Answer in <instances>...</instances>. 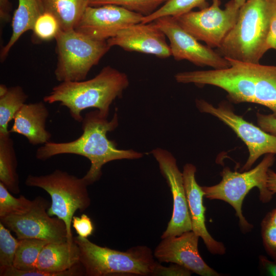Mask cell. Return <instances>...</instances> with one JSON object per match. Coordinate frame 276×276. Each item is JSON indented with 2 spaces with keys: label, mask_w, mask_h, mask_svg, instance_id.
I'll return each instance as SVG.
<instances>
[{
  "label": "cell",
  "mask_w": 276,
  "mask_h": 276,
  "mask_svg": "<svg viewBox=\"0 0 276 276\" xmlns=\"http://www.w3.org/2000/svg\"><path fill=\"white\" fill-rule=\"evenodd\" d=\"M119 125L117 113L110 120L103 117L99 110L85 114L82 121V134L77 139L67 142H49L38 148L36 157L45 160L62 154L81 155L90 162V167L83 177L88 185L98 180L102 175V168L106 163L115 160L135 159L143 154L133 150L117 148L116 144L109 140L107 133L114 130Z\"/></svg>",
  "instance_id": "cell-1"
},
{
  "label": "cell",
  "mask_w": 276,
  "mask_h": 276,
  "mask_svg": "<svg viewBox=\"0 0 276 276\" xmlns=\"http://www.w3.org/2000/svg\"><path fill=\"white\" fill-rule=\"evenodd\" d=\"M129 84L125 73L108 65L88 80L61 82L43 98V102H60L68 109L72 118L78 122L83 120L82 111L89 108H96L107 118L110 105L122 96Z\"/></svg>",
  "instance_id": "cell-2"
},
{
  "label": "cell",
  "mask_w": 276,
  "mask_h": 276,
  "mask_svg": "<svg viewBox=\"0 0 276 276\" xmlns=\"http://www.w3.org/2000/svg\"><path fill=\"white\" fill-rule=\"evenodd\" d=\"M275 11L276 0H246L217 52L235 60L260 63L266 52V40Z\"/></svg>",
  "instance_id": "cell-3"
},
{
  "label": "cell",
  "mask_w": 276,
  "mask_h": 276,
  "mask_svg": "<svg viewBox=\"0 0 276 276\" xmlns=\"http://www.w3.org/2000/svg\"><path fill=\"white\" fill-rule=\"evenodd\" d=\"M74 241L80 251V262L85 275H152L157 262L146 246L132 247L121 251L102 247L79 236Z\"/></svg>",
  "instance_id": "cell-4"
},
{
  "label": "cell",
  "mask_w": 276,
  "mask_h": 276,
  "mask_svg": "<svg viewBox=\"0 0 276 276\" xmlns=\"http://www.w3.org/2000/svg\"><path fill=\"white\" fill-rule=\"evenodd\" d=\"M275 160V155L267 154L255 168L239 172L232 171L228 167L223 168L220 172L221 180L212 186L201 187L204 197L210 200H220L229 204L235 210L239 218L241 230L244 233L254 227L242 213V203L250 190L257 188L259 198L263 203H267L273 195L267 186L268 171Z\"/></svg>",
  "instance_id": "cell-5"
},
{
  "label": "cell",
  "mask_w": 276,
  "mask_h": 276,
  "mask_svg": "<svg viewBox=\"0 0 276 276\" xmlns=\"http://www.w3.org/2000/svg\"><path fill=\"white\" fill-rule=\"evenodd\" d=\"M25 184L29 187L41 188L50 195L51 203L48 213L50 216H55L65 222L67 241L73 242L71 226L74 215L77 210L85 211L90 204L87 190L88 185L85 180L58 169L47 175H29Z\"/></svg>",
  "instance_id": "cell-6"
},
{
  "label": "cell",
  "mask_w": 276,
  "mask_h": 276,
  "mask_svg": "<svg viewBox=\"0 0 276 276\" xmlns=\"http://www.w3.org/2000/svg\"><path fill=\"white\" fill-rule=\"evenodd\" d=\"M55 40L58 60L54 74L61 82L84 80L110 48L107 41L93 39L75 29L61 30Z\"/></svg>",
  "instance_id": "cell-7"
},
{
  "label": "cell",
  "mask_w": 276,
  "mask_h": 276,
  "mask_svg": "<svg viewBox=\"0 0 276 276\" xmlns=\"http://www.w3.org/2000/svg\"><path fill=\"white\" fill-rule=\"evenodd\" d=\"M195 104L200 112L219 119L229 127L246 145L249 155L241 169V172L250 169L263 155H276V136L265 132L236 114L233 106L228 102H221L216 107L203 99H196Z\"/></svg>",
  "instance_id": "cell-8"
},
{
  "label": "cell",
  "mask_w": 276,
  "mask_h": 276,
  "mask_svg": "<svg viewBox=\"0 0 276 276\" xmlns=\"http://www.w3.org/2000/svg\"><path fill=\"white\" fill-rule=\"evenodd\" d=\"M212 1L210 6L199 11H191L174 17L186 31L213 49L219 47L234 26L239 8L234 0L228 2L224 9L220 7V0Z\"/></svg>",
  "instance_id": "cell-9"
},
{
  "label": "cell",
  "mask_w": 276,
  "mask_h": 276,
  "mask_svg": "<svg viewBox=\"0 0 276 276\" xmlns=\"http://www.w3.org/2000/svg\"><path fill=\"white\" fill-rule=\"evenodd\" d=\"M33 200V205L27 212L0 217V222L14 232L19 240L36 239L49 243L67 241L65 222L48 213L49 202L40 196Z\"/></svg>",
  "instance_id": "cell-10"
},
{
  "label": "cell",
  "mask_w": 276,
  "mask_h": 276,
  "mask_svg": "<svg viewBox=\"0 0 276 276\" xmlns=\"http://www.w3.org/2000/svg\"><path fill=\"white\" fill-rule=\"evenodd\" d=\"M170 42L171 56L177 61L186 60L199 66L221 70L230 66L228 60L217 51L199 42L186 31L174 17L166 16L154 20Z\"/></svg>",
  "instance_id": "cell-11"
},
{
  "label": "cell",
  "mask_w": 276,
  "mask_h": 276,
  "mask_svg": "<svg viewBox=\"0 0 276 276\" xmlns=\"http://www.w3.org/2000/svg\"><path fill=\"white\" fill-rule=\"evenodd\" d=\"M144 16L115 5L88 6L75 30L98 41H107L121 30L142 22Z\"/></svg>",
  "instance_id": "cell-12"
},
{
  "label": "cell",
  "mask_w": 276,
  "mask_h": 276,
  "mask_svg": "<svg viewBox=\"0 0 276 276\" xmlns=\"http://www.w3.org/2000/svg\"><path fill=\"white\" fill-rule=\"evenodd\" d=\"M150 153L158 163L160 172L170 187L173 198L172 215L161 238L177 236L192 231L182 173L177 165L176 159L170 152L162 148H157Z\"/></svg>",
  "instance_id": "cell-13"
},
{
  "label": "cell",
  "mask_w": 276,
  "mask_h": 276,
  "mask_svg": "<svg viewBox=\"0 0 276 276\" xmlns=\"http://www.w3.org/2000/svg\"><path fill=\"white\" fill-rule=\"evenodd\" d=\"M199 238L190 231L179 236L163 238L153 255L160 262L177 264L201 276L221 275L201 257L198 248Z\"/></svg>",
  "instance_id": "cell-14"
},
{
  "label": "cell",
  "mask_w": 276,
  "mask_h": 276,
  "mask_svg": "<svg viewBox=\"0 0 276 276\" xmlns=\"http://www.w3.org/2000/svg\"><path fill=\"white\" fill-rule=\"evenodd\" d=\"M164 33L154 21L138 23L119 32L107 42L111 48L118 46L128 52L150 54L160 58L171 56Z\"/></svg>",
  "instance_id": "cell-15"
},
{
  "label": "cell",
  "mask_w": 276,
  "mask_h": 276,
  "mask_svg": "<svg viewBox=\"0 0 276 276\" xmlns=\"http://www.w3.org/2000/svg\"><path fill=\"white\" fill-rule=\"evenodd\" d=\"M196 167L190 163L183 168L182 176L191 221L192 231L203 240L208 250L213 255H222L226 248L221 242L215 240L205 226V208L203 204L204 193L195 179Z\"/></svg>",
  "instance_id": "cell-16"
},
{
  "label": "cell",
  "mask_w": 276,
  "mask_h": 276,
  "mask_svg": "<svg viewBox=\"0 0 276 276\" xmlns=\"http://www.w3.org/2000/svg\"><path fill=\"white\" fill-rule=\"evenodd\" d=\"M36 270L52 276L85 275L80 262V251L74 241L48 243L42 248L37 260Z\"/></svg>",
  "instance_id": "cell-17"
},
{
  "label": "cell",
  "mask_w": 276,
  "mask_h": 276,
  "mask_svg": "<svg viewBox=\"0 0 276 276\" xmlns=\"http://www.w3.org/2000/svg\"><path fill=\"white\" fill-rule=\"evenodd\" d=\"M49 115V110L43 102L25 103L14 116L9 132L24 135L32 145H44L50 142L52 136L45 128Z\"/></svg>",
  "instance_id": "cell-18"
},
{
  "label": "cell",
  "mask_w": 276,
  "mask_h": 276,
  "mask_svg": "<svg viewBox=\"0 0 276 276\" xmlns=\"http://www.w3.org/2000/svg\"><path fill=\"white\" fill-rule=\"evenodd\" d=\"M44 12L41 0H18L12 19V35L1 50V60L6 58L13 45L25 32L33 30L35 21Z\"/></svg>",
  "instance_id": "cell-19"
},
{
  "label": "cell",
  "mask_w": 276,
  "mask_h": 276,
  "mask_svg": "<svg viewBox=\"0 0 276 276\" xmlns=\"http://www.w3.org/2000/svg\"><path fill=\"white\" fill-rule=\"evenodd\" d=\"M45 12L58 20L61 31L74 29L88 6V0H41Z\"/></svg>",
  "instance_id": "cell-20"
},
{
  "label": "cell",
  "mask_w": 276,
  "mask_h": 276,
  "mask_svg": "<svg viewBox=\"0 0 276 276\" xmlns=\"http://www.w3.org/2000/svg\"><path fill=\"white\" fill-rule=\"evenodd\" d=\"M253 89L256 104L269 108L276 118V65L258 64Z\"/></svg>",
  "instance_id": "cell-21"
},
{
  "label": "cell",
  "mask_w": 276,
  "mask_h": 276,
  "mask_svg": "<svg viewBox=\"0 0 276 276\" xmlns=\"http://www.w3.org/2000/svg\"><path fill=\"white\" fill-rule=\"evenodd\" d=\"M17 166L14 142L10 133L0 134V182L15 194L20 192Z\"/></svg>",
  "instance_id": "cell-22"
},
{
  "label": "cell",
  "mask_w": 276,
  "mask_h": 276,
  "mask_svg": "<svg viewBox=\"0 0 276 276\" xmlns=\"http://www.w3.org/2000/svg\"><path fill=\"white\" fill-rule=\"evenodd\" d=\"M27 95L18 85L9 87L6 94L0 97V134L11 133L9 123L26 103Z\"/></svg>",
  "instance_id": "cell-23"
},
{
  "label": "cell",
  "mask_w": 276,
  "mask_h": 276,
  "mask_svg": "<svg viewBox=\"0 0 276 276\" xmlns=\"http://www.w3.org/2000/svg\"><path fill=\"white\" fill-rule=\"evenodd\" d=\"M48 243L36 239H18L13 267L22 271L36 270L39 255Z\"/></svg>",
  "instance_id": "cell-24"
},
{
  "label": "cell",
  "mask_w": 276,
  "mask_h": 276,
  "mask_svg": "<svg viewBox=\"0 0 276 276\" xmlns=\"http://www.w3.org/2000/svg\"><path fill=\"white\" fill-rule=\"evenodd\" d=\"M209 6L206 0H167L154 12L143 17L142 22L147 23L166 16L177 17L195 8L202 9Z\"/></svg>",
  "instance_id": "cell-25"
},
{
  "label": "cell",
  "mask_w": 276,
  "mask_h": 276,
  "mask_svg": "<svg viewBox=\"0 0 276 276\" xmlns=\"http://www.w3.org/2000/svg\"><path fill=\"white\" fill-rule=\"evenodd\" d=\"M33 202V200H30L24 196L14 197L0 182V217L22 214L31 209Z\"/></svg>",
  "instance_id": "cell-26"
},
{
  "label": "cell",
  "mask_w": 276,
  "mask_h": 276,
  "mask_svg": "<svg viewBox=\"0 0 276 276\" xmlns=\"http://www.w3.org/2000/svg\"><path fill=\"white\" fill-rule=\"evenodd\" d=\"M167 0H88V6L115 5L139 13L144 16L150 15Z\"/></svg>",
  "instance_id": "cell-27"
},
{
  "label": "cell",
  "mask_w": 276,
  "mask_h": 276,
  "mask_svg": "<svg viewBox=\"0 0 276 276\" xmlns=\"http://www.w3.org/2000/svg\"><path fill=\"white\" fill-rule=\"evenodd\" d=\"M18 239L0 222V269L13 266Z\"/></svg>",
  "instance_id": "cell-28"
},
{
  "label": "cell",
  "mask_w": 276,
  "mask_h": 276,
  "mask_svg": "<svg viewBox=\"0 0 276 276\" xmlns=\"http://www.w3.org/2000/svg\"><path fill=\"white\" fill-rule=\"evenodd\" d=\"M263 244L267 254L276 261V208L268 212L261 223Z\"/></svg>",
  "instance_id": "cell-29"
},
{
  "label": "cell",
  "mask_w": 276,
  "mask_h": 276,
  "mask_svg": "<svg viewBox=\"0 0 276 276\" xmlns=\"http://www.w3.org/2000/svg\"><path fill=\"white\" fill-rule=\"evenodd\" d=\"M32 31L39 39L49 41L56 38L61 28L56 18L44 11L35 21Z\"/></svg>",
  "instance_id": "cell-30"
},
{
  "label": "cell",
  "mask_w": 276,
  "mask_h": 276,
  "mask_svg": "<svg viewBox=\"0 0 276 276\" xmlns=\"http://www.w3.org/2000/svg\"><path fill=\"white\" fill-rule=\"evenodd\" d=\"M72 224L78 235L82 238H88L94 231L91 220L84 214H82L80 217L74 216Z\"/></svg>",
  "instance_id": "cell-31"
},
{
  "label": "cell",
  "mask_w": 276,
  "mask_h": 276,
  "mask_svg": "<svg viewBox=\"0 0 276 276\" xmlns=\"http://www.w3.org/2000/svg\"><path fill=\"white\" fill-rule=\"evenodd\" d=\"M192 272L186 267L177 264L173 263L168 267H165L157 262L152 275L189 276Z\"/></svg>",
  "instance_id": "cell-32"
},
{
  "label": "cell",
  "mask_w": 276,
  "mask_h": 276,
  "mask_svg": "<svg viewBox=\"0 0 276 276\" xmlns=\"http://www.w3.org/2000/svg\"><path fill=\"white\" fill-rule=\"evenodd\" d=\"M257 122L259 127L265 132L276 136V118L271 113H256Z\"/></svg>",
  "instance_id": "cell-33"
},
{
  "label": "cell",
  "mask_w": 276,
  "mask_h": 276,
  "mask_svg": "<svg viewBox=\"0 0 276 276\" xmlns=\"http://www.w3.org/2000/svg\"><path fill=\"white\" fill-rule=\"evenodd\" d=\"M269 49L276 50V11L271 19L265 42L266 52Z\"/></svg>",
  "instance_id": "cell-34"
},
{
  "label": "cell",
  "mask_w": 276,
  "mask_h": 276,
  "mask_svg": "<svg viewBox=\"0 0 276 276\" xmlns=\"http://www.w3.org/2000/svg\"><path fill=\"white\" fill-rule=\"evenodd\" d=\"M259 263L262 268L270 275L276 276V261L269 260L267 257L259 256Z\"/></svg>",
  "instance_id": "cell-35"
},
{
  "label": "cell",
  "mask_w": 276,
  "mask_h": 276,
  "mask_svg": "<svg viewBox=\"0 0 276 276\" xmlns=\"http://www.w3.org/2000/svg\"><path fill=\"white\" fill-rule=\"evenodd\" d=\"M12 5L9 0H0V18L3 22L10 20Z\"/></svg>",
  "instance_id": "cell-36"
},
{
  "label": "cell",
  "mask_w": 276,
  "mask_h": 276,
  "mask_svg": "<svg viewBox=\"0 0 276 276\" xmlns=\"http://www.w3.org/2000/svg\"><path fill=\"white\" fill-rule=\"evenodd\" d=\"M267 186L273 195L276 194V172L270 168L268 171Z\"/></svg>",
  "instance_id": "cell-37"
},
{
  "label": "cell",
  "mask_w": 276,
  "mask_h": 276,
  "mask_svg": "<svg viewBox=\"0 0 276 276\" xmlns=\"http://www.w3.org/2000/svg\"><path fill=\"white\" fill-rule=\"evenodd\" d=\"M8 87H7L5 85L1 84L0 85V97L4 96L6 94L8 90Z\"/></svg>",
  "instance_id": "cell-38"
},
{
  "label": "cell",
  "mask_w": 276,
  "mask_h": 276,
  "mask_svg": "<svg viewBox=\"0 0 276 276\" xmlns=\"http://www.w3.org/2000/svg\"><path fill=\"white\" fill-rule=\"evenodd\" d=\"M235 5L240 8L246 1V0H234Z\"/></svg>",
  "instance_id": "cell-39"
}]
</instances>
